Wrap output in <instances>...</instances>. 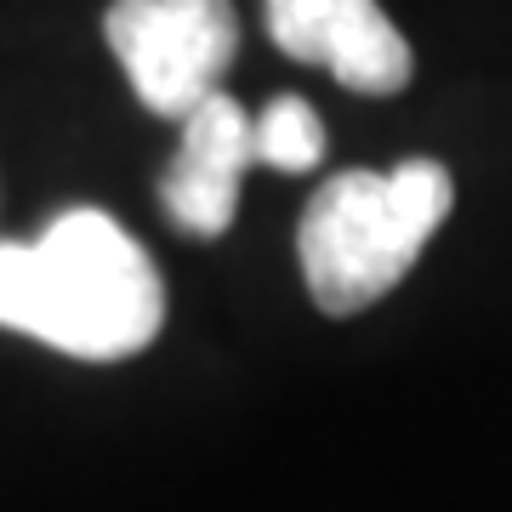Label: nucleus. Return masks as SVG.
<instances>
[{"mask_svg": "<svg viewBox=\"0 0 512 512\" xmlns=\"http://www.w3.org/2000/svg\"><path fill=\"white\" fill-rule=\"evenodd\" d=\"M325 160V120L302 97H279L256 114V165L274 171H313Z\"/></svg>", "mask_w": 512, "mask_h": 512, "instance_id": "obj_6", "label": "nucleus"}, {"mask_svg": "<svg viewBox=\"0 0 512 512\" xmlns=\"http://www.w3.org/2000/svg\"><path fill=\"white\" fill-rule=\"evenodd\" d=\"M268 35L296 63L330 69L348 92H404L416 57L376 0H262Z\"/></svg>", "mask_w": 512, "mask_h": 512, "instance_id": "obj_4", "label": "nucleus"}, {"mask_svg": "<svg viewBox=\"0 0 512 512\" xmlns=\"http://www.w3.org/2000/svg\"><path fill=\"white\" fill-rule=\"evenodd\" d=\"M165 291L137 239L80 205L29 245H0V330L74 359H126L160 336Z\"/></svg>", "mask_w": 512, "mask_h": 512, "instance_id": "obj_1", "label": "nucleus"}, {"mask_svg": "<svg viewBox=\"0 0 512 512\" xmlns=\"http://www.w3.org/2000/svg\"><path fill=\"white\" fill-rule=\"evenodd\" d=\"M256 165V120L234 97L211 92L200 109L183 114V148L165 171L160 200L177 217V228L200 239L228 234L239 211V183Z\"/></svg>", "mask_w": 512, "mask_h": 512, "instance_id": "obj_5", "label": "nucleus"}, {"mask_svg": "<svg viewBox=\"0 0 512 512\" xmlns=\"http://www.w3.org/2000/svg\"><path fill=\"white\" fill-rule=\"evenodd\" d=\"M103 35L143 109L183 120L222 86L239 23L228 0H114Z\"/></svg>", "mask_w": 512, "mask_h": 512, "instance_id": "obj_3", "label": "nucleus"}, {"mask_svg": "<svg viewBox=\"0 0 512 512\" xmlns=\"http://www.w3.org/2000/svg\"><path fill=\"white\" fill-rule=\"evenodd\" d=\"M456 205V183L439 160H404L393 171H342L319 183L302 211V279L325 313L376 308L399 285L439 222Z\"/></svg>", "mask_w": 512, "mask_h": 512, "instance_id": "obj_2", "label": "nucleus"}]
</instances>
